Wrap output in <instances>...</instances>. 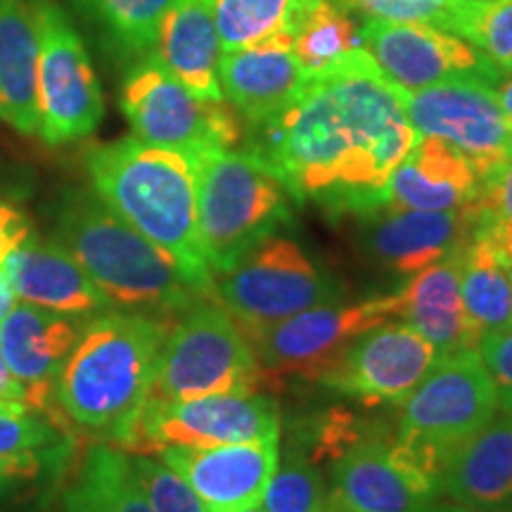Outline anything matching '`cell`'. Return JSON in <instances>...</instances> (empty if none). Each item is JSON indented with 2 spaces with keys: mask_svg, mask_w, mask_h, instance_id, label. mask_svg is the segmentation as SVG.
<instances>
[{
  "mask_svg": "<svg viewBox=\"0 0 512 512\" xmlns=\"http://www.w3.org/2000/svg\"><path fill=\"white\" fill-rule=\"evenodd\" d=\"M249 133L247 150L271 166L292 200L354 216L384 207L389 178L418 140L399 88L363 48L309 74L278 117Z\"/></svg>",
  "mask_w": 512,
  "mask_h": 512,
  "instance_id": "cell-1",
  "label": "cell"
},
{
  "mask_svg": "<svg viewBox=\"0 0 512 512\" xmlns=\"http://www.w3.org/2000/svg\"><path fill=\"white\" fill-rule=\"evenodd\" d=\"M174 320L138 311L88 318L55 382L57 406L76 430L128 453Z\"/></svg>",
  "mask_w": 512,
  "mask_h": 512,
  "instance_id": "cell-2",
  "label": "cell"
},
{
  "mask_svg": "<svg viewBox=\"0 0 512 512\" xmlns=\"http://www.w3.org/2000/svg\"><path fill=\"white\" fill-rule=\"evenodd\" d=\"M86 169L95 195L162 249L204 299H214V273L197 223L195 155L133 136L91 147Z\"/></svg>",
  "mask_w": 512,
  "mask_h": 512,
  "instance_id": "cell-3",
  "label": "cell"
},
{
  "mask_svg": "<svg viewBox=\"0 0 512 512\" xmlns=\"http://www.w3.org/2000/svg\"><path fill=\"white\" fill-rule=\"evenodd\" d=\"M55 240L74 256L114 306L178 318L202 302L162 249L121 221L93 190L64 192Z\"/></svg>",
  "mask_w": 512,
  "mask_h": 512,
  "instance_id": "cell-4",
  "label": "cell"
},
{
  "mask_svg": "<svg viewBox=\"0 0 512 512\" xmlns=\"http://www.w3.org/2000/svg\"><path fill=\"white\" fill-rule=\"evenodd\" d=\"M197 159V223L211 273L292 223L290 190L252 150L209 147Z\"/></svg>",
  "mask_w": 512,
  "mask_h": 512,
  "instance_id": "cell-5",
  "label": "cell"
},
{
  "mask_svg": "<svg viewBox=\"0 0 512 512\" xmlns=\"http://www.w3.org/2000/svg\"><path fill=\"white\" fill-rule=\"evenodd\" d=\"M501 413L498 389L477 349L441 356L401 401L392 448L403 463L439 486L458 446Z\"/></svg>",
  "mask_w": 512,
  "mask_h": 512,
  "instance_id": "cell-6",
  "label": "cell"
},
{
  "mask_svg": "<svg viewBox=\"0 0 512 512\" xmlns=\"http://www.w3.org/2000/svg\"><path fill=\"white\" fill-rule=\"evenodd\" d=\"M268 373L252 339L216 299H202L171 323L159 351L150 399L188 401L256 394Z\"/></svg>",
  "mask_w": 512,
  "mask_h": 512,
  "instance_id": "cell-7",
  "label": "cell"
},
{
  "mask_svg": "<svg viewBox=\"0 0 512 512\" xmlns=\"http://www.w3.org/2000/svg\"><path fill=\"white\" fill-rule=\"evenodd\" d=\"M214 299L252 339L297 313L337 304L342 290L297 242L275 233L216 275Z\"/></svg>",
  "mask_w": 512,
  "mask_h": 512,
  "instance_id": "cell-8",
  "label": "cell"
},
{
  "mask_svg": "<svg viewBox=\"0 0 512 512\" xmlns=\"http://www.w3.org/2000/svg\"><path fill=\"white\" fill-rule=\"evenodd\" d=\"M119 105L133 136L150 145L195 155L209 147H235L242 140V119L226 100L192 95L155 55L138 57L128 69Z\"/></svg>",
  "mask_w": 512,
  "mask_h": 512,
  "instance_id": "cell-9",
  "label": "cell"
},
{
  "mask_svg": "<svg viewBox=\"0 0 512 512\" xmlns=\"http://www.w3.org/2000/svg\"><path fill=\"white\" fill-rule=\"evenodd\" d=\"M38 29V136L67 145L91 136L105 117V98L83 38L55 0H34Z\"/></svg>",
  "mask_w": 512,
  "mask_h": 512,
  "instance_id": "cell-10",
  "label": "cell"
},
{
  "mask_svg": "<svg viewBox=\"0 0 512 512\" xmlns=\"http://www.w3.org/2000/svg\"><path fill=\"white\" fill-rule=\"evenodd\" d=\"M259 439H280V408L266 394L147 399L128 453L155 456L166 446H223Z\"/></svg>",
  "mask_w": 512,
  "mask_h": 512,
  "instance_id": "cell-11",
  "label": "cell"
},
{
  "mask_svg": "<svg viewBox=\"0 0 512 512\" xmlns=\"http://www.w3.org/2000/svg\"><path fill=\"white\" fill-rule=\"evenodd\" d=\"M399 313V292L354 304H323L259 332L252 344L266 373L318 380L358 335L399 318Z\"/></svg>",
  "mask_w": 512,
  "mask_h": 512,
  "instance_id": "cell-12",
  "label": "cell"
},
{
  "mask_svg": "<svg viewBox=\"0 0 512 512\" xmlns=\"http://www.w3.org/2000/svg\"><path fill=\"white\" fill-rule=\"evenodd\" d=\"M399 98L418 136L446 140L482 178L512 157V131L491 83L446 81L422 91H399Z\"/></svg>",
  "mask_w": 512,
  "mask_h": 512,
  "instance_id": "cell-13",
  "label": "cell"
},
{
  "mask_svg": "<svg viewBox=\"0 0 512 512\" xmlns=\"http://www.w3.org/2000/svg\"><path fill=\"white\" fill-rule=\"evenodd\" d=\"M361 48L399 91H422L446 81L477 79L496 86L501 72L451 31L418 22H377L358 27Z\"/></svg>",
  "mask_w": 512,
  "mask_h": 512,
  "instance_id": "cell-14",
  "label": "cell"
},
{
  "mask_svg": "<svg viewBox=\"0 0 512 512\" xmlns=\"http://www.w3.org/2000/svg\"><path fill=\"white\" fill-rule=\"evenodd\" d=\"M439 358V351L418 330L392 318L358 335L318 382L366 403H401Z\"/></svg>",
  "mask_w": 512,
  "mask_h": 512,
  "instance_id": "cell-15",
  "label": "cell"
},
{
  "mask_svg": "<svg viewBox=\"0 0 512 512\" xmlns=\"http://www.w3.org/2000/svg\"><path fill=\"white\" fill-rule=\"evenodd\" d=\"M392 439L380 427L332 458L325 512H427L437 503L439 486L403 463Z\"/></svg>",
  "mask_w": 512,
  "mask_h": 512,
  "instance_id": "cell-16",
  "label": "cell"
},
{
  "mask_svg": "<svg viewBox=\"0 0 512 512\" xmlns=\"http://www.w3.org/2000/svg\"><path fill=\"white\" fill-rule=\"evenodd\" d=\"M363 247L384 271L415 275L470 245L477 233L475 204L451 211L377 209L358 216Z\"/></svg>",
  "mask_w": 512,
  "mask_h": 512,
  "instance_id": "cell-17",
  "label": "cell"
},
{
  "mask_svg": "<svg viewBox=\"0 0 512 512\" xmlns=\"http://www.w3.org/2000/svg\"><path fill=\"white\" fill-rule=\"evenodd\" d=\"M157 456L192 486L209 512H242L264 498L280 460V439L166 446Z\"/></svg>",
  "mask_w": 512,
  "mask_h": 512,
  "instance_id": "cell-18",
  "label": "cell"
},
{
  "mask_svg": "<svg viewBox=\"0 0 512 512\" xmlns=\"http://www.w3.org/2000/svg\"><path fill=\"white\" fill-rule=\"evenodd\" d=\"M88 318L19 302L0 320V351L27 392V406L67 420L55 401L57 375L79 342Z\"/></svg>",
  "mask_w": 512,
  "mask_h": 512,
  "instance_id": "cell-19",
  "label": "cell"
},
{
  "mask_svg": "<svg viewBox=\"0 0 512 512\" xmlns=\"http://www.w3.org/2000/svg\"><path fill=\"white\" fill-rule=\"evenodd\" d=\"M3 268L19 302L81 318H93L112 306L55 238L24 242L3 261Z\"/></svg>",
  "mask_w": 512,
  "mask_h": 512,
  "instance_id": "cell-20",
  "label": "cell"
},
{
  "mask_svg": "<svg viewBox=\"0 0 512 512\" xmlns=\"http://www.w3.org/2000/svg\"><path fill=\"white\" fill-rule=\"evenodd\" d=\"M479 188L482 176L456 147L446 140L418 136L384 188L382 209H463L477 202Z\"/></svg>",
  "mask_w": 512,
  "mask_h": 512,
  "instance_id": "cell-21",
  "label": "cell"
},
{
  "mask_svg": "<svg viewBox=\"0 0 512 512\" xmlns=\"http://www.w3.org/2000/svg\"><path fill=\"white\" fill-rule=\"evenodd\" d=\"M439 496L484 512H512V415L486 422L453 451L441 472Z\"/></svg>",
  "mask_w": 512,
  "mask_h": 512,
  "instance_id": "cell-22",
  "label": "cell"
},
{
  "mask_svg": "<svg viewBox=\"0 0 512 512\" xmlns=\"http://www.w3.org/2000/svg\"><path fill=\"white\" fill-rule=\"evenodd\" d=\"M306 69L292 50L245 48L221 55L223 98L249 128L278 117L304 88Z\"/></svg>",
  "mask_w": 512,
  "mask_h": 512,
  "instance_id": "cell-23",
  "label": "cell"
},
{
  "mask_svg": "<svg viewBox=\"0 0 512 512\" xmlns=\"http://www.w3.org/2000/svg\"><path fill=\"white\" fill-rule=\"evenodd\" d=\"M460 252L422 268L411 283L399 290V318L418 330L439 351V356L477 349L482 339V332L467 316L460 294Z\"/></svg>",
  "mask_w": 512,
  "mask_h": 512,
  "instance_id": "cell-24",
  "label": "cell"
},
{
  "mask_svg": "<svg viewBox=\"0 0 512 512\" xmlns=\"http://www.w3.org/2000/svg\"><path fill=\"white\" fill-rule=\"evenodd\" d=\"M200 100L221 102V38L209 0H174L159 24L152 53Z\"/></svg>",
  "mask_w": 512,
  "mask_h": 512,
  "instance_id": "cell-25",
  "label": "cell"
},
{
  "mask_svg": "<svg viewBox=\"0 0 512 512\" xmlns=\"http://www.w3.org/2000/svg\"><path fill=\"white\" fill-rule=\"evenodd\" d=\"M38 29L34 0H0V121L38 133Z\"/></svg>",
  "mask_w": 512,
  "mask_h": 512,
  "instance_id": "cell-26",
  "label": "cell"
},
{
  "mask_svg": "<svg viewBox=\"0 0 512 512\" xmlns=\"http://www.w3.org/2000/svg\"><path fill=\"white\" fill-rule=\"evenodd\" d=\"M64 512H152L131 456L112 444L83 453L72 484L62 494Z\"/></svg>",
  "mask_w": 512,
  "mask_h": 512,
  "instance_id": "cell-27",
  "label": "cell"
},
{
  "mask_svg": "<svg viewBox=\"0 0 512 512\" xmlns=\"http://www.w3.org/2000/svg\"><path fill=\"white\" fill-rule=\"evenodd\" d=\"M320 0H209L221 50H292L304 17Z\"/></svg>",
  "mask_w": 512,
  "mask_h": 512,
  "instance_id": "cell-28",
  "label": "cell"
},
{
  "mask_svg": "<svg viewBox=\"0 0 512 512\" xmlns=\"http://www.w3.org/2000/svg\"><path fill=\"white\" fill-rule=\"evenodd\" d=\"M460 294L482 337L512 325V280L498 247L482 233L460 252Z\"/></svg>",
  "mask_w": 512,
  "mask_h": 512,
  "instance_id": "cell-29",
  "label": "cell"
},
{
  "mask_svg": "<svg viewBox=\"0 0 512 512\" xmlns=\"http://www.w3.org/2000/svg\"><path fill=\"white\" fill-rule=\"evenodd\" d=\"M74 456V441L48 451L0 456V512H36L57 489Z\"/></svg>",
  "mask_w": 512,
  "mask_h": 512,
  "instance_id": "cell-30",
  "label": "cell"
},
{
  "mask_svg": "<svg viewBox=\"0 0 512 512\" xmlns=\"http://www.w3.org/2000/svg\"><path fill=\"white\" fill-rule=\"evenodd\" d=\"M358 48H361V38L349 12L332 0H320L299 24L292 53L297 55L306 74H316L344 60Z\"/></svg>",
  "mask_w": 512,
  "mask_h": 512,
  "instance_id": "cell-31",
  "label": "cell"
},
{
  "mask_svg": "<svg viewBox=\"0 0 512 512\" xmlns=\"http://www.w3.org/2000/svg\"><path fill=\"white\" fill-rule=\"evenodd\" d=\"M83 12L100 24L124 55L152 53L159 24L174 0H76Z\"/></svg>",
  "mask_w": 512,
  "mask_h": 512,
  "instance_id": "cell-32",
  "label": "cell"
},
{
  "mask_svg": "<svg viewBox=\"0 0 512 512\" xmlns=\"http://www.w3.org/2000/svg\"><path fill=\"white\" fill-rule=\"evenodd\" d=\"M448 31L472 43L501 74L512 72V0H458Z\"/></svg>",
  "mask_w": 512,
  "mask_h": 512,
  "instance_id": "cell-33",
  "label": "cell"
},
{
  "mask_svg": "<svg viewBox=\"0 0 512 512\" xmlns=\"http://www.w3.org/2000/svg\"><path fill=\"white\" fill-rule=\"evenodd\" d=\"M325 501L328 486L316 463L292 446L280 456L259 508L264 512H325Z\"/></svg>",
  "mask_w": 512,
  "mask_h": 512,
  "instance_id": "cell-34",
  "label": "cell"
},
{
  "mask_svg": "<svg viewBox=\"0 0 512 512\" xmlns=\"http://www.w3.org/2000/svg\"><path fill=\"white\" fill-rule=\"evenodd\" d=\"M72 422L53 418L19 401H0V456L48 451L69 444Z\"/></svg>",
  "mask_w": 512,
  "mask_h": 512,
  "instance_id": "cell-35",
  "label": "cell"
},
{
  "mask_svg": "<svg viewBox=\"0 0 512 512\" xmlns=\"http://www.w3.org/2000/svg\"><path fill=\"white\" fill-rule=\"evenodd\" d=\"M152 512H209L171 465L150 453H128Z\"/></svg>",
  "mask_w": 512,
  "mask_h": 512,
  "instance_id": "cell-36",
  "label": "cell"
},
{
  "mask_svg": "<svg viewBox=\"0 0 512 512\" xmlns=\"http://www.w3.org/2000/svg\"><path fill=\"white\" fill-rule=\"evenodd\" d=\"M479 211L477 233L489 238L503 261L512 256V157L505 159L482 178L475 202Z\"/></svg>",
  "mask_w": 512,
  "mask_h": 512,
  "instance_id": "cell-37",
  "label": "cell"
},
{
  "mask_svg": "<svg viewBox=\"0 0 512 512\" xmlns=\"http://www.w3.org/2000/svg\"><path fill=\"white\" fill-rule=\"evenodd\" d=\"M332 3L377 22H418L448 31L458 0H332Z\"/></svg>",
  "mask_w": 512,
  "mask_h": 512,
  "instance_id": "cell-38",
  "label": "cell"
},
{
  "mask_svg": "<svg viewBox=\"0 0 512 512\" xmlns=\"http://www.w3.org/2000/svg\"><path fill=\"white\" fill-rule=\"evenodd\" d=\"M477 351L496 384L501 411L512 415V325L496 332H486L479 339Z\"/></svg>",
  "mask_w": 512,
  "mask_h": 512,
  "instance_id": "cell-39",
  "label": "cell"
},
{
  "mask_svg": "<svg viewBox=\"0 0 512 512\" xmlns=\"http://www.w3.org/2000/svg\"><path fill=\"white\" fill-rule=\"evenodd\" d=\"M31 238H34V228L27 214H22L12 204L0 202V264Z\"/></svg>",
  "mask_w": 512,
  "mask_h": 512,
  "instance_id": "cell-40",
  "label": "cell"
},
{
  "mask_svg": "<svg viewBox=\"0 0 512 512\" xmlns=\"http://www.w3.org/2000/svg\"><path fill=\"white\" fill-rule=\"evenodd\" d=\"M0 401H19L27 403V392H24L22 382L12 375V370L5 361L3 351H0Z\"/></svg>",
  "mask_w": 512,
  "mask_h": 512,
  "instance_id": "cell-41",
  "label": "cell"
},
{
  "mask_svg": "<svg viewBox=\"0 0 512 512\" xmlns=\"http://www.w3.org/2000/svg\"><path fill=\"white\" fill-rule=\"evenodd\" d=\"M494 93H496L498 107H501L503 112L505 124H508V128L512 131V72L501 76V81L494 86Z\"/></svg>",
  "mask_w": 512,
  "mask_h": 512,
  "instance_id": "cell-42",
  "label": "cell"
},
{
  "mask_svg": "<svg viewBox=\"0 0 512 512\" xmlns=\"http://www.w3.org/2000/svg\"><path fill=\"white\" fill-rule=\"evenodd\" d=\"M17 304V297H15V290H12L10 280H8V273H5L3 264H0V320H3L8 313L12 311V306Z\"/></svg>",
  "mask_w": 512,
  "mask_h": 512,
  "instance_id": "cell-43",
  "label": "cell"
},
{
  "mask_svg": "<svg viewBox=\"0 0 512 512\" xmlns=\"http://www.w3.org/2000/svg\"><path fill=\"white\" fill-rule=\"evenodd\" d=\"M427 512H484V510H472V508H465V505H458V503H434Z\"/></svg>",
  "mask_w": 512,
  "mask_h": 512,
  "instance_id": "cell-44",
  "label": "cell"
},
{
  "mask_svg": "<svg viewBox=\"0 0 512 512\" xmlns=\"http://www.w3.org/2000/svg\"><path fill=\"white\" fill-rule=\"evenodd\" d=\"M505 268H508V275H510V280H512V256H510V259H505Z\"/></svg>",
  "mask_w": 512,
  "mask_h": 512,
  "instance_id": "cell-45",
  "label": "cell"
},
{
  "mask_svg": "<svg viewBox=\"0 0 512 512\" xmlns=\"http://www.w3.org/2000/svg\"><path fill=\"white\" fill-rule=\"evenodd\" d=\"M242 512H264V510H261L259 505H256V508H249V510H242Z\"/></svg>",
  "mask_w": 512,
  "mask_h": 512,
  "instance_id": "cell-46",
  "label": "cell"
}]
</instances>
